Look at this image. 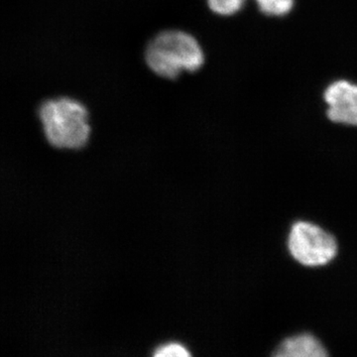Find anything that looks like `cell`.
Wrapping results in <instances>:
<instances>
[{"label":"cell","mask_w":357,"mask_h":357,"mask_svg":"<svg viewBox=\"0 0 357 357\" xmlns=\"http://www.w3.org/2000/svg\"><path fill=\"white\" fill-rule=\"evenodd\" d=\"M204 61V52L198 41L182 31L160 33L147 47V65L155 74L165 79H177L183 70L196 72Z\"/></svg>","instance_id":"2"},{"label":"cell","mask_w":357,"mask_h":357,"mask_svg":"<svg viewBox=\"0 0 357 357\" xmlns=\"http://www.w3.org/2000/svg\"><path fill=\"white\" fill-rule=\"evenodd\" d=\"M272 357H328V354L318 338L301 333L286 338Z\"/></svg>","instance_id":"5"},{"label":"cell","mask_w":357,"mask_h":357,"mask_svg":"<svg viewBox=\"0 0 357 357\" xmlns=\"http://www.w3.org/2000/svg\"><path fill=\"white\" fill-rule=\"evenodd\" d=\"M153 357H191V354L182 345L170 344L159 349Z\"/></svg>","instance_id":"8"},{"label":"cell","mask_w":357,"mask_h":357,"mask_svg":"<svg viewBox=\"0 0 357 357\" xmlns=\"http://www.w3.org/2000/svg\"><path fill=\"white\" fill-rule=\"evenodd\" d=\"M286 248L294 261L312 269L332 264L340 253L337 236L323 225L309 220L292 223Z\"/></svg>","instance_id":"3"},{"label":"cell","mask_w":357,"mask_h":357,"mask_svg":"<svg viewBox=\"0 0 357 357\" xmlns=\"http://www.w3.org/2000/svg\"><path fill=\"white\" fill-rule=\"evenodd\" d=\"M260 10L267 15L283 16L293 8L294 0H256Z\"/></svg>","instance_id":"6"},{"label":"cell","mask_w":357,"mask_h":357,"mask_svg":"<svg viewBox=\"0 0 357 357\" xmlns=\"http://www.w3.org/2000/svg\"><path fill=\"white\" fill-rule=\"evenodd\" d=\"M324 100L328 121L345 128H357V86L347 81L335 82L326 89Z\"/></svg>","instance_id":"4"},{"label":"cell","mask_w":357,"mask_h":357,"mask_svg":"<svg viewBox=\"0 0 357 357\" xmlns=\"http://www.w3.org/2000/svg\"><path fill=\"white\" fill-rule=\"evenodd\" d=\"M39 117L49 144L59 149H81L88 142L89 114L81 102L69 98L45 102Z\"/></svg>","instance_id":"1"},{"label":"cell","mask_w":357,"mask_h":357,"mask_svg":"<svg viewBox=\"0 0 357 357\" xmlns=\"http://www.w3.org/2000/svg\"><path fill=\"white\" fill-rule=\"evenodd\" d=\"M245 0H208V6L213 13L229 16L243 8Z\"/></svg>","instance_id":"7"}]
</instances>
